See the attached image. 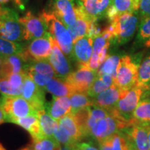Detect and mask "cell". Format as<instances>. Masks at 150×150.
Returning <instances> with one entry per match:
<instances>
[{
    "label": "cell",
    "mask_w": 150,
    "mask_h": 150,
    "mask_svg": "<svg viewBox=\"0 0 150 150\" xmlns=\"http://www.w3.org/2000/svg\"><path fill=\"white\" fill-rule=\"evenodd\" d=\"M140 15L137 11L119 15L110 22L108 29L112 34L111 43L121 45L134 36L139 25Z\"/></svg>",
    "instance_id": "1"
},
{
    "label": "cell",
    "mask_w": 150,
    "mask_h": 150,
    "mask_svg": "<svg viewBox=\"0 0 150 150\" xmlns=\"http://www.w3.org/2000/svg\"><path fill=\"white\" fill-rule=\"evenodd\" d=\"M40 16L44 20L48 32L65 55L72 58L73 40L66 26L56 16L53 11H42Z\"/></svg>",
    "instance_id": "2"
},
{
    "label": "cell",
    "mask_w": 150,
    "mask_h": 150,
    "mask_svg": "<svg viewBox=\"0 0 150 150\" xmlns=\"http://www.w3.org/2000/svg\"><path fill=\"white\" fill-rule=\"evenodd\" d=\"M146 91V90L136 85L126 90L114 108L108 112L129 125L132 119L135 109L140 101L144 97Z\"/></svg>",
    "instance_id": "3"
},
{
    "label": "cell",
    "mask_w": 150,
    "mask_h": 150,
    "mask_svg": "<svg viewBox=\"0 0 150 150\" xmlns=\"http://www.w3.org/2000/svg\"><path fill=\"white\" fill-rule=\"evenodd\" d=\"M142 56H123L118 65L114 84L120 88L128 90L136 85Z\"/></svg>",
    "instance_id": "4"
},
{
    "label": "cell",
    "mask_w": 150,
    "mask_h": 150,
    "mask_svg": "<svg viewBox=\"0 0 150 150\" xmlns=\"http://www.w3.org/2000/svg\"><path fill=\"white\" fill-rule=\"evenodd\" d=\"M0 37L13 42L24 40L23 27L18 13L4 6H0Z\"/></svg>",
    "instance_id": "5"
},
{
    "label": "cell",
    "mask_w": 150,
    "mask_h": 150,
    "mask_svg": "<svg viewBox=\"0 0 150 150\" xmlns=\"http://www.w3.org/2000/svg\"><path fill=\"white\" fill-rule=\"evenodd\" d=\"M0 106L4 112L6 121L15 123L17 120L29 115H36L37 111L22 96L3 95Z\"/></svg>",
    "instance_id": "6"
},
{
    "label": "cell",
    "mask_w": 150,
    "mask_h": 150,
    "mask_svg": "<svg viewBox=\"0 0 150 150\" xmlns=\"http://www.w3.org/2000/svg\"><path fill=\"white\" fill-rule=\"evenodd\" d=\"M128 126L127 123L109 112L107 117L97 121L91 129L90 136L99 142L107 139Z\"/></svg>",
    "instance_id": "7"
},
{
    "label": "cell",
    "mask_w": 150,
    "mask_h": 150,
    "mask_svg": "<svg viewBox=\"0 0 150 150\" xmlns=\"http://www.w3.org/2000/svg\"><path fill=\"white\" fill-rule=\"evenodd\" d=\"M52 50V35L49 33L45 36L32 40L20 54L26 63H29L47 60Z\"/></svg>",
    "instance_id": "8"
},
{
    "label": "cell",
    "mask_w": 150,
    "mask_h": 150,
    "mask_svg": "<svg viewBox=\"0 0 150 150\" xmlns=\"http://www.w3.org/2000/svg\"><path fill=\"white\" fill-rule=\"evenodd\" d=\"M112 34L107 27L93 38V54L88 67L97 70L108 56V48L111 44Z\"/></svg>",
    "instance_id": "9"
},
{
    "label": "cell",
    "mask_w": 150,
    "mask_h": 150,
    "mask_svg": "<svg viewBox=\"0 0 150 150\" xmlns=\"http://www.w3.org/2000/svg\"><path fill=\"white\" fill-rule=\"evenodd\" d=\"M25 72L37 85L43 89L56 75L53 67L47 60L29 62L26 65Z\"/></svg>",
    "instance_id": "10"
},
{
    "label": "cell",
    "mask_w": 150,
    "mask_h": 150,
    "mask_svg": "<svg viewBox=\"0 0 150 150\" xmlns=\"http://www.w3.org/2000/svg\"><path fill=\"white\" fill-rule=\"evenodd\" d=\"M20 22L23 27L24 40H31L47 35L49 33L44 20L39 16L37 17L31 11L20 18Z\"/></svg>",
    "instance_id": "11"
},
{
    "label": "cell",
    "mask_w": 150,
    "mask_h": 150,
    "mask_svg": "<svg viewBox=\"0 0 150 150\" xmlns=\"http://www.w3.org/2000/svg\"><path fill=\"white\" fill-rule=\"evenodd\" d=\"M97 76V70H94L89 67H79L76 71L71 72L65 80L74 93H88Z\"/></svg>",
    "instance_id": "12"
},
{
    "label": "cell",
    "mask_w": 150,
    "mask_h": 150,
    "mask_svg": "<svg viewBox=\"0 0 150 150\" xmlns=\"http://www.w3.org/2000/svg\"><path fill=\"white\" fill-rule=\"evenodd\" d=\"M112 3V0H76V6L95 22L106 18Z\"/></svg>",
    "instance_id": "13"
},
{
    "label": "cell",
    "mask_w": 150,
    "mask_h": 150,
    "mask_svg": "<svg viewBox=\"0 0 150 150\" xmlns=\"http://www.w3.org/2000/svg\"><path fill=\"white\" fill-rule=\"evenodd\" d=\"M135 150H149L147 130L145 125L132 122L120 131Z\"/></svg>",
    "instance_id": "14"
},
{
    "label": "cell",
    "mask_w": 150,
    "mask_h": 150,
    "mask_svg": "<svg viewBox=\"0 0 150 150\" xmlns=\"http://www.w3.org/2000/svg\"><path fill=\"white\" fill-rule=\"evenodd\" d=\"M43 88L37 85L27 74L24 79L22 96L36 110L46 108L45 97Z\"/></svg>",
    "instance_id": "15"
},
{
    "label": "cell",
    "mask_w": 150,
    "mask_h": 150,
    "mask_svg": "<svg viewBox=\"0 0 150 150\" xmlns=\"http://www.w3.org/2000/svg\"><path fill=\"white\" fill-rule=\"evenodd\" d=\"M52 50L49 57V61L53 67L56 75L60 78H66L71 73V67L65 54L57 42L52 37Z\"/></svg>",
    "instance_id": "16"
},
{
    "label": "cell",
    "mask_w": 150,
    "mask_h": 150,
    "mask_svg": "<svg viewBox=\"0 0 150 150\" xmlns=\"http://www.w3.org/2000/svg\"><path fill=\"white\" fill-rule=\"evenodd\" d=\"M93 38L84 36L73 44L72 58L77 62L79 67H88L93 54Z\"/></svg>",
    "instance_id": "17"
},
{
    "label": "cell",
    "mask_w": 150,
    "mask_h": 150,
    "mask_svg": "<svg viewBox=\"0 0 150 150\" xmlns=\"http://www.w3.org/2000/svg\"><path fill=\"white\" fill-rule=\"evenodd\" d=\"M53 12L66 27L73 25L77 19L75 0H54Z\"/></svg>",
    "instance_id": "18"
},
{
    "label": "cell",
    "mask_w": 150,
    "mask_h": 150,
    "mask_svg": "<svg viewBox=\"0 0 150 150\" xmlns=\"http://www.w3.org/2000/svg\"><path fill=\"white\" fill-rule=\"evenodd\" d=\"M125 91L126 90L120 88L114 84L96 97H93V105L109 111L114 108Z\"/></svg>",
    "instance_id": "19"
},
{
    "label": "cell",
    "mask_w": 150,
    "mask_h": 150,
    "mask_svg": "<svg viewBox=\"0 0 150 150\" xmlns=\"http://www.w3.org/2000/svg\"><path fill=\"white\" fill-rule=\"evenodd\" d=\"M71 101L69 96L54 98L47 106V112L52 117L59 121L64 116L71 113Z\"/></svg>",
    "instance_id": "20"
},
{
    "label": "cell",
    "mask_w": 150,
    "mask_h": 150,
    "mask_svg": "<svg viewBox=\"0 0 150 150\" xmlns=\"http://www.w3.org/2000/svg\"><path fill=\"white\" fill-rule=\"evenodd\" d=\"M24 61L20 54L5 56L2 66L0 70V78L6 77L13 73H25Z\"/></svg>",
    "instance_id": "21"
},
{
    "label": "cell",
    "mask_w": 150,
    "mask_h": 150,
    "mask_svg": "<svg viewBox=\"0 0 150 150\" xmlns=\"http://www.w3.org/2000/svg\"><path fill=\"white\" fill-rule=\"evenodd\" d=\"M140 0H112L106 18L109 22L119 15L136 11Z\"/></svg>",
    "instance_id": "22"
},
{
    "label": "cell",
    "mask_w": 150,
    "mask_h": 150,
    "mask_svg": "<svg viewBox=\"0 0 150 150\" xmlns=\"http://www.w3.org/2000/svg\"><path fill=\"white\" fill-rule=\"evenodd\" d=\"M15 124L20 125L29 131L33 140L46 138L43 134L40 120L37 115H32L20 118L15 122Z\"/></svg>",
    "instance_id": "23"
},
{
    "label": "cell",
    "mask_w": 150,
    "mask_h": 150,
    "mask_svg": "<svg viewBox=\"0 0 150 150\" xmlns=\"http://www.w3.org/2000/svg\"><path fill=\"white\" fill-rule=\"evenodd\" d=\"M44 89L56 97H70L72 94L74 93V91L65 81V80L62 79V78L60 77L56 78L55 76L47 83Z\"/></svg>",
    "instance_id": "24"
},
{
    "label": "cell",
    "mask_w": 150,
    "mask_h": 150,
    "mask_svg": "<svg viewBox=\"0 0 150 150\" xmlns=\"http://www.w3.org/2000/svg\"><path fill=\"white\" fill-rule=\"evenodd\" d=\"M136 122L148 126L150 125V98L144 97L140 101L134 113L131 123Z\"/></svg>",
    "instance_id": "25"
},
{
    "label": "cell",
    "mask_w": 150,
    "mask_h": 150,
    "mask_svg": "<svg viewBox=\"0 0 150 150\" xmlns=\"http://www.w3.org/2000/svg\"><path fill=\"white\" fill-rule=\"evenodd\" d=\"M58 122H59L60 126L64 129L65 132L76 142L84 138L83 134L81 131L77 123L75 120L73 114H68L61 118Z\"/></svg>",
    "instance_id": "26"
},
{
    "label": "cell",
    "mask_w": 150,
    "mask_h": 150,
    "mask_svg": "<svg viewBox=\"0 0 150 150\" xmlns=\"http://www.w3.org/2000/svg\"><path fill=\"white\" fill-rule=\"evenodd\" d=\"M37 117L40 120L43 134L45 137H53L54 133L59 126V122L50 116L45 109L38 110L36 112Z\"/></svg>",
    "instance_id": "27"
},
{
    "label": "cell",
    "mask_w": 150,
    "mask_h": 150,
    "mask_svg": "<svg viewBox=\"0 0 150 150\" xmlns=\"http://www.w3.org/2000/svg\"><path fill=\"white\" fill-rule=\"evenodd\" d=\"M113 85L114 79L111 76L108 74H97L96 79L88 91V95L93 98Z\"/></svg>",
    "instance_id": "28"
},
{
    "label": "cell",
    "mask_w": 150,
    "mask_h": 150,
    "mask_svg": "<svg viewBox=\"0 0 150 150\" xmlns=\"http://www.w3.org/2000/svg\"><path fill=\"white\" fill-rule=\"evenodd\" d=\"M120 58L121 57H120L117 55H108L106 59H105V61L102 63V64L97 69V74L110 75L115 80Z\"/></svg>",
    "instance_id": "29"
},
{
    "label": "cell",
    "mask_w": 150,
    "mask_h": 150,
    "mask_svg": "<svg viewBox=\"0 0 150 150\" xmlns=\"http://www.w3.org/2000/svg\"><path fill=\"white\" fill-rule=\"evenodd\" d=\"M88 93L75 92L70 96L71 101V113L74 114L82 108L93 105V99Z\"/></svg>",
    "instance_id": "30"
},
{
    "label": "cell",
    "mask_w": 150,
    "mask_h": 150,
    "mask_svg": "<svg viewBox=\"0 0 150 150\" xmlns=\"http://www.w3.org/2000/svg\"><path fill=\"white\" fill-rule=\"evenodd\" d=\"M136 86L147 91L150 86V56L140 63L138 69Z\"/></svg>",
    "instance_id": "31"
},
{
    "label": "cell",
    "mask_w": 150,
    "mask_h": 150,
    "mask_svg": "<svg viewBox=\"0 0 150 150\" xmlns=\"http://www.w3.org/2000/svg\"><path fill=\"white\" fill-rule=\"evenodd\" d=\"M138 29L136 36L138 44L150 48V17L142 18Z\"/></svg>",
    "instance_id": "32"
},
{
    "label": "cell",
    "mask_w": 150,
    "mask_h": 150,
    "mask_svg": "<svg viewBox=\"0 0 150 150\" xmlns=\"http://www.w3.org/2000/svg\"><path fill=\"white\" fill-rule=\"evenodd\" d=\"M24 46L20 43L11 41L0 37V54L8 56L14 54H21L24 50Z\"/></svg>",
    "instance_id": "33"
},
{
    "label": "cell",
    "mask_w": 150,
    "mask_h": 150,
    "mask_svg": "<svg viewBox=\"0 0 150 150\" xmlns=\"http://www.w3.org/2000/svg\"><path fill=\"white\" fill-rule=\"evenodd\" d=\"M91 114V106L88 107L82 108L73 114L75 120L77 123L81 131L82 132L84 137L88 136V123Z\"/></svg>",
    "instance_id": "34"
},
{
    "label": "cell",
    "mask_w": 150,
    "mask_h": 150,
    "mask_svg": "<svg viewBox=\"0 0 150 150\" xmlns=\"http://www.w3.org/2000/svg\"><path fill=\"white\" fill-rule=\"evenodd\" d=\"M33 147L35 150H60L61 145L53 136L34 139Z\"/></svg>",
    "instance_id": "35"
},
{
    "label": "cell",
    "mask_w": 150,
    "mask_h": 150,
    "mask_svg": "<svg viewBox=\"0 0 150 150\" xmlns=\"http://www.w3.org/2000/svg\"><path fill=\"white\" fill-rule=\"evenodd\" d=\"M112 150H131V146L122 132H117L111 136Z\"/></svg>",
    "instance_id": "36"
},
{
    "label": "cell",
    "mask_w": 150,
    "mask_h": 150,
    "mask_svg": "<svg viewBox=\"0 0 150 150\" xmlns=\"http://www.w3.org/2000/svg\"><path fill=\"white\" fill-rule=\"evenodd\" d=\"M0 93L6 96H22V90L17 89L6 77L0 78Z\"/></svg>",
    "instance_id": "37"
},
{
    "label": "cell",
    "mask_w": 150,
    "mask_h": 150,
    "mask_svg": "<svg viewBox=\"0 0 150 150\" xmlns=\"http://www.w3.org/2000/svg\"><path fill=\"white\" fill-rule=\"evenodd\" d=\"M54 137L62 145H67L73 147L76 143V142L73 138H71L60 125L56 129L55 133H54Z\"/></svg>",
    "instance_id": "38"
},
{
    "label": "cell",
    "mask_w": 150,
    "mask_h": 150,
    "mask_svg": "<svg viewBox=\"0 0 150 150\" xmlns=\"http://www.w3.org/2000/svg\"><path fill=\"white\" fill-rule=\"evenodd\" d=\"M27 74L25 73H13L6 76V78L8 79L11 85H12L15 88L21 89L23 88L24 79Z\"/></svg>",
    "instance_id": "39"
},
{
    "label": "cell",
    "mask_w": 150,
    "mask_h": 150,
    "mask_svg": "<svg viewBox=\"0 0 150 150\" xmlns=\"http://www.w3.org/2000/svg\"><path fill=\"white\" fill-rule=\"evenodd\" d=\"M136 11L141 18L150 17V0H140Z\"/></svg>",
    "instance_id": "40"
},
{
    "label": "cell",
    "mask_w": 150,
    "mask_h": 150,
    "mask_svg": "<svg viewBox=\"0 0 150 150\" xmlns=\"http://www.w3.org/2000/svg\"><path fill=\"white\" fill-rule=\"evenodd\" d=\"M72 149V150H100L92 142H76Z\"/></svg>",
    "instance_id": "41"
},
{
    "label": "cell",
    "mask_w": 150,
    "mask_h": 150,
    "mask_svg": "<svg viewBox=\"0 0 150 150\" xmlns=\"http://www.w3.org/2000/svg\"><path fill=\"white\" fill-rule=\"evenodd\" d=\"M99 147L100 150H112L111 137L99 142Z\"/></svg>",
    "instance_id": "42"
},
{
    "label": "cell",
    "mask_w": 150,
    "mask_h": 150,
    "mask_svg": "<svg viewBox=\"0 0 150 150\" xmlns=\"http://www.w3.org/2000/svg\"><path fill=\"white\" fill-rule=\"evenodd\" d=\"M15 4V5L20 10H24L25 6L29 1V0H13Z\"/></svg>",
    "instance_id": "43"
},
{
    "label": "cell",
    "mask_w": 150,
    "mask_h": 150,
    "mask_svg": "<svg viewBox=\"0 0 150 150\" xmlns=\"http://www.w3.org/2000/svg\"><path fill=\"white\" fill-rule=\"evenodd\" d=\"M4 121H6L4 112L3 111V109L2 108H1V106H0V125L2 124Z\"/></svg>",
    "instance_id": "44"
},
{
    "label": "cell",
    "mask_w": 150,
    "mask_h": 150,
    "mask_svg": "<svg viewBox=\"0 0 150 150\" xmlns=\"http://www.w3.org/2000/svg\"><path fill=\"white\" fill-rule=\"evenodd\" d=\"M147 130V136H148V142H149V147L150 150V125L146 126Z\"/></svg>",
    "instance_id": "45"
},
{
    "label": "cell",
    "mask_w": 150,
    "mask_h": 150,
    "mask_svg": "<svg viewBox=\"0 0 150 150\" xmlns=\"http://www.w3.org/2000/svg\"><path fill=\"white\" fill-rule=\"evenodd\" d=\"M72 147H70V146L67 145H63L61 146V149L60 150H72Z\"/></svg>",
    "instance_id": "46"
},
{
    "label": "cell",
    "mask_w": 150,
    "mask_h": 150,
    "mask_svg": "<svg viewBox=\"0 0 150 150\" xmlns=\"http://www.w3.org/2000/svg\"><path fill=\"white\" fill-rule=\"evenodd\" d=\"M4 57L5 56H4L0 54V70H1V66H2V64L4 63Z\"/></svg>",
    "instance_id": "47"
},
{
    "label": "cell",
    "mask_w": 150,
    "mask_h": 150,
    "mask_svg": "<svg viewBox=\"0 0 150 150\" xmlns=\"http://www.w3.org/2000/svg\"><path fill=\"white\" fill-rule=\"evenodd\" d=\"M144 97H149V98H150V86H149V88H148L147 91L145 92V95H144ZM144 97H143V98H144Z\"/></svg>",
    "instance_id": "48"
},
{
    "label": "cell",
    "mask_w": 150,
    "mask_h": 150,
    "mask_svg": "<svg viewBox=\"0 0 150 150\" xmlns=\"http://www.w3.org/2000/svg\"><path fill=\"white\" fill-rule=\"evenodd\" d=\"M20 150H35V149H34V148H33V146H27V147L22 148V149Z\"/></svg>",
    "instance_id": "49"
},
{
    "label": "cell",
    "mask_w": 150,
    "mask_h": 150,
    "mask_svg": "<svg viewBox=\"0 0 150 150\" xmlns=\"http://www.w3.org/2000/svg\"><path fill=\"white\" fill-rule=\"evenodd\" d=\"M10 1V0H0V6H3Z\"/></svg>",
    "instance_id": "50"
},
{
    "label": "cell",
    "mask_w": 150,
    "mask_h": 150,
    "mask_svg": "<svg viewBox=\"0 0 150 150\" xmlns=\"http://www.w3.org/2000/svg\"><path fill=\"white\" fill-rule=\"evenodd\" d=\"M0 150H6L5 148L3 147L2 145H1V143H0Z\"/></svg>",
    "instance_id": "51"
},
{
    "label": "cell",
    "mask_w": 150,
    "mask_h": 150,
    "mask_svg": "<svg viewBox=\"0 0 150 150\" xmlns=\"http://www.w3.org/2000/svg\"><path fill=\"white\" fill-rule=\"evenodd\" d=\"M131 150H135L134 149V148H133V147H131Z\"/></svg>",
    "instance_id": "52"
},
{
    "label": "cell",
    "mask_w": 150,
    "mask_h": 150,
    "mask_svg": "<svg viewBox=\"0 0 150 150\" xmlns=\"http://www.w3.org/2000/svg\"><path fill=\"white\" fill-rule=\"evenodd\" d=\"M0 104H1V100H0Z\"/></svg>",
    "instance_id": "53"
}]
</instances>
